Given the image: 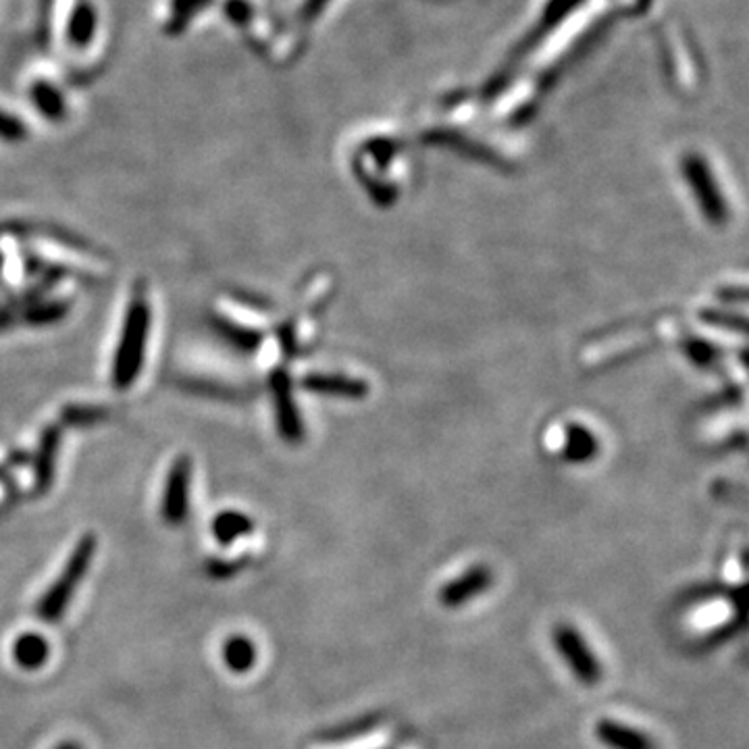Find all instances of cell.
I'll return each mask as SVG.
<instances>
[{
  "mask_svg": "<svg viewBox=\"0 0 749 749\" xmlns=\"http://www.w3.org/2000/svg\"><path fill=\"white\" fill-rule=\"evenodd\" d=\"M48 654H50V650H48L46 639L40 637V635H34V633L21 635L13 645L15 662L21 668H28V670L40 668L46 662Z\"/></svg>",
  "mask_w": 749,
  "mask_h": 749,
  "instance_id": "cell-12",
  "label": "cell"
},
{
  "mask_svg": "<svg viewBox=\"0 0 749 749\" xmlns=\"http://www.w3.org/2000/svg\"><path fill=\"white\" fill-rule=\"evenodd\" d=\"M215 327L221 331V335H225V338L231 344L242 348V350H246V352H252L258 344H261V335H258L256 331H252L248 327H240V325L231 323L227 319H217Z\"/></svg>",
  "mask_w": 749,
  "mask_h": 749,
  "instance_id": "cell-17",
  "label": "cell"
},
{
  "mask_svg": "<svg viewBox=\"0 0 749 749\" xmlns=\"http://www.w3.org/2000/svg\"><path fill=\"white\" fill-rule=\"evenodd\" d=\"M581 3H583V0H550V5L546 7L544 15H541V19L537 23V28L519 46V53H516V57L529 55L531 50H533V46L544 40L556 28V25H560Z\"/></svg>",
  "mask_w": 749,
  "mask_h": 749,
  "instance_id": "cell-9",
  "label": "cell"
},
{
  "mask_svg": "<svg viewBox=\"0 0 749 749\" xmlns=\"http://www.w3.org/2000/svg\"><path fill=\"white\" fill-rule=\"evenodd\" d=\"M150 331V311L144 300H136L129 304L125 323L121 329V340L113 360V385L117 390H127L138 379L148 344Z\"/></svg>",
  "mask_w": 749,
  "mask_h": 749,
  "instance_id": "cell-1",
  "label": "cell"
},
{
  "mask_svg": "<svg viewBox=\"0 0 749 749\" xmlns=\"http://www.w3.org/2000/svg\"><path fill=\"white\" fill-rule=\"evenodd\" d=\"M11 321H13V315L9 311H0V331L7 329L11 325Z\"/></svg>",
  "mask_w": 749,
  "mask_h": 749,
  "instance_id": "cell-24",
  "label": "cell"
},
{
  "mask_svg": "<svg viewBox=\"0 0 749 749\" xmlns=\"http://www.w3.org/2000/svg\"><path fill=\"white\" fill-rule=\"evenodd\" d=\"M57 450H59V431L57 429H48L40 442L38 458H36V479L38 485L44 489L48 483L53 481L55 473V460H57Z\"/></svg>",
  "mask_w": 749,
  "mask_h": 749,
  "instance_id": "cell-15",
  "label": "cell"
},
{
  "mask_svg": "<svg viewBox=\"0 0 749 749\" xmlns=\"http://www.w3.org/2000/svg\"><path fill=\"white\" fill-rule=\"evenodd\" d=\"M327 3H329V0H304L302 11H300L302 19L304 21H313L327 7Z\"/></svg>",
  "mask_w": 749,
  "mask_h": 749,
  "instance_id": "cell-23",
  "label": "cell"
},
{
  "mask_svg": "<svg viewBox=\"0 0 749 749\" xmlns=\"http://www.w3.org/2000/svg\"><path fill=\"white\" fill-rule=\"evenodd\" d=\"M223 658H225V664L234 670V673H246V670L254 666L256 648L248 637H242V635L231 637L223 648Z\"/></svg>",
  "mask_w": 749,
  "mask_h": 749,
  "instance_id": "cell-16",
  "label": "cell"
},
{
  "mask_svg": "<svg viewBox=\"0 0 749 749\" xmlns=\"http://www.w3.org/2000/svg\"><path fill=\"white\" fill-rule=\"evenodd\" d=\"M96 552V537L84 535L73 548L69 560L65 562L61 575L55 579L53 587H48L38 604V616L44 623H59L63 612L71 604L77 587L88 575L90 564Z\"/></svg>",
  "mask_w": 749,
  "mask_h": 749,
  "instance_id": "cell-2",
  "label": "cell"
},
{
  "mask_svg": "<svg viewBox=\"0 0 749 749\" xmlns=\"http://www.w3.org/2000/svg\"><path fill=\"white\" fill-rule=\"evenodd\" d=\"M28 136H30V129L23 119L0 109V140L15 144V142H23Z\"/></svg>",
  "mask_w": 749,
  "mask_h": 749,
  "instance_id": "cell-20",
  "label": "cell"
},
{
  "mask_svg": "<svg viewBox=\"0 0 749 749\" xmlns=\"http://www.w3.org/2000/svg\"><path fill=\"white\" fill-rule=\"evenodd\" d=\"M69 311V306L65 302H59V300H53V302H40L36 306H32L28 315H25V319H28V323L32 325H48V323H57L65 317V313Z\"/></svg>",
  "mask_w": 749,
  "mask_h": 749,
  "instance_id": "cell-19",
  "label": "cell"
},
{
  "mask_svg": "<svg viewBox=\"0 0 749 749\" xmlns=\"http://www.w3.org/2000/svg\"><path fill=\"white\" fill-rule=\"evenodd\" d=\"M273 398H275V415H277L281 437L290 439V442H298V439L302 437V423L298 417L296 404L292 400L290 379L286 373H277L273 377Z\"/></svg>",
  "mask_w": 749,
  "mask_h": 749,
  "instance_id": "cell-6",
  "label": "cell"
},
{
  "mask_svg": "<svg viewBox=\"0 0 749 749\" xmlns=\"http://www.w3.org/2000/svg\"><path fill=\"white\" fill-rule=\"evenodd\" d=\"M96 25H98V15L96 9L88 3H82L80 7H75V11L69 17L67 23V38L73 46L82 48L88 46L96 34Z\"/></svg>",
  "mask_w": 749,
  "mask_h": 749,
  "instance_id": "cell-11",
  "label": "cell"
},
{
  "mask_svg": "<svg viewBox=\"0 0 749 749\" xmlns=\"http://www.w3.org/2000/svg\"><path fill=\"white\" fill-rule=\"evenodd\" d=\"M211 3H213V0H173V3H171V21L167 25V30L171 34H175L182 28H186V23L192 19V15L204 11Z\"/></svg>",
  "mask_w": 749,
  "mask_h": 749,
  "instance_id": "cell-18",
  "label": "cell"
},
{
  "mask_svg": "<svg viewBox=\"0 0 749 749\" xmlns=\"http://www.w3.org/2000/svg\"><path fill=\"white\" fill-rule=\"evenodd\" d=\"M596 735L610 749H656V743L652 741V737L616 720L598 722Z\"/></svg>",
  "mask_w": 749,
  "mask_h": 749,
  "instance_id": "cell-8",
  "label": "cell"
},
{
  "mask_svg": "<svg viewBox=\"0 0 749 749\" xmlns=\"http://www.w3.org/2000/svg\"><path fill=\"white\" fill-rule=\"evenodd\" d=\"M57 749H82L80 747V743H75V741H67V743H61Z\"/></svg>",
  "mask_w": 749,
  "mask_h": 749,
  "instance_id": "cell-25",
  "label": "cell"
},
{
  "mask_svg": "<svg viewBox=\"0 0 749 749\" xmlns=\"http://www.w3.org/2000/svg\"><path fill=\"white\" fill-rule=\"evenodd\" d=\"M685 175L689 179V186L697 196V202L702 204L706 217L712 223H722L727 219V206L722 202L718 186L714 184V177L702 157H689L685 161Z\"/></svg>",
  "mask_w": 749,
  "mask_h": 749,
  "instance_id": "cell-5",
  "label": "cell"
},
{
  "mask_svg": "<svg viewBox=\"0 0 749 749\" xmlns=\"http://www.w3.org/2000/svg\"><path fill=\"white\" fill-rule=\"evenodd\" d=\"M211 529H213L215 539L221 541V544H234L236 539L252 533L254 523L242 512L223 510L215 516Z\"/></svg>",
  "mask_w": 749,
  "mask_h": 749,
  "instance_id": "cell-10",
  "label": "cell"
},
{
  "mask_svg": "<svg viewBox=\"0 0 749 749\" xmlns=\"http://www.w3.org/2000/svg\"><path fill=\"white\" fill-rule=\"evenodd\" d=\"M571 439H573V454L571 458L573 460H585L587 456L593 454V448H596V442H593V437L589 435L587 429H581V427H571Z\"/></svg>",
  "mask_w": 749,
  "mask_h": 749,
  "instance_id": "cell-22",
  "label": "cell"
},
{
  "mask_svg": "<svg viewBox=\"0 0 749 749\" xmlns=\"http://www.w3.org/2000/svg\"><path fill=\"white\" fill-rule=\"evenodd\" d=\"M223 13H225L229 23H234V25H238V28H242V25L252 21L254 7H252L250 0H225Z\"/></svg>",
  "mask_w": 749,
  "mask_h": 749,
  "instance_id": "cell-21",
  "label": "cell"
},
{
  "mask_svg": "<svg viewBox=\"0 0 749 749\" xmlns=\"http://www.w3.org/2000/svg\"><path fill=\"white\" fill-rule=\"evenodd\" d=\"M34 107L48 119V121H61L65 119L67 105L63 94L48 82H36L30 90Z\"/></svg>",
  "mask_w": 749,
  "mask_h": 749,
  "instance_id": "cell-13",
  "label": "cell"
},
{
  "mask_svg": "<svg viewBox=\"0 0 749 749\" xmlns=\"http://www.w3.org/2000/svg\"><path fill=\"white\" fill-rule=\"evenodd\" d=\"M554 643L558 648V654L564 658L568 668L573 670V675L583 685H598L602 679V666L598 664L596 656L591 654L589 645L579 635L577 629L571 625H558L554 631Z\"/></svg>",
  "mask_w": 749,
  "mask_h": 749,
  "instance_id": "cell-3",
  "label": "cell"
},
{
  "mask_svg": "<svg viewBox=\"0 0 749 749\" xmlns=\"http://www.w3.org/2000/svg\"><path fill=\"white\" fill-rule=\"evenodd\" d=\"M306 390L321 392V394H335V396H356L363 394L365 387L358 381L338 377V375H308L304 379Z\"/></svg>",
  "mask_w": 749,
  "mask_h": 749,
  "instance_id": "cell-14",
  "label": "cell"
},
{
  "mask_svg": "<svg viewBox=\"0 0 749 749\" xmlns=\"http://www.w3.org/2000/svg\"><path fill=\"white\" fill-rule=\"evenodd\" d=\"M190 487H192V462L188 456H179L169 469L165 492H163V519L169 525L186 521L190 510Z\"/></svg>",
  "mask_w": 749,
  "mask_h": 749,
  "instance_id": "cell-4",
  "label": "cell"
},
{
  "mask_svg": "<svg viewBox=\"0 0 749 749\" xmlns=\"http://www.w3.org/2000/svg\"><path fill=\"white\" fill-rule=\"evenodd\" d=\"M489 585H492V573H489L483 566H477L473 568V571L464 573L462 577L448 583L442 591H439V602H442L446 608H458L462 604L471 602Z\"/></svg>",
  "mask_w": 749,
  "mask_h": 749,
  "instance_id": "cell-7",
  "label": "cell"
}]
</instances>
